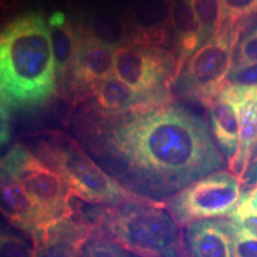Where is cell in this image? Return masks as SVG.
<instances>
[{"label": "cell", "instance_id": "cell-1", "mask_svg": "<svg viewBox=\"0 0 257 257\" xmlns=\"http://www.w3.org/2000/svg\"><path fill=\"white\" fill-rule=\"evenodd\" d=\"M101 128L91 147L124 188L153 202L173 198L224 166L207 124L182 106H152Z\"/></svg>", "mask_w": 257, "mask_h": 257}, {"label": "cell", "instance_id": "cell-2", "mask_svg": "<svg viewBox=\"0 0 257 257\" xmlns=\"http://www.w3.org/2000/svg\"><path fill=\"white\" fill-rule=\"evenodd\" d=\"M56 64L50 31L38 14L12 21L0 37V91L3 106L29 107L55 92Z\"/></svg>", "mask_w": 257, "mask_h": 257}, {"label": "cell", "instance_id": "cell-3", "mask_svg": "<svg viewBox=\"0 0 257 257\" xmlns=\"http://www.w3.org/2000/svg\"><path fill=\"white\" fill-rule=\"evenodd\" d=\"M85 219L140 257H189L176 219L160 202L127 200L92 210Z\"/></svg>", "mask_w": 257, "mask_h": 257}, {"label": "cell", "instance_id": "cell-4", "mask_svg": "<svg viewBox=\"0 0 257 257\" xmlns=\"http://www.w3.org/2000/svg\"><path fill=\"white\" fill-rule=\"evenodd\" d=\"M244 25L223 27L186 61L174 80L180 95L210 107L226 88L233 64L234 47Z\"/></svg>", "mask_w": 257, "mask_h": 257}, {"label": "cell", "instance_id": "cell-5", "mask_svg": "<svg viewBox=\"0 0 257 257\" xmlns=\"http://www.w3.org/2000/svg\"><path fill=\"white\" fill-rule=\"evenodd\" d=\"M44 156L48 165L62 176L73 197L88 204L112 206L127 200H144L124 188L73 142L48 144Z\"/></svg>", "mask_w": 257, "mask_h": 257}, {"label": "cell", "instance_id": "cell-6", "mask_svg": "<svg viewBox=\"0 0 257 257\" xmlns=\"http://www.w3.org/2000/svg\"><path fill=\"white\" fill-rule=\"evenodd\" d=\"M2 175L22 186L51 223L73 216V194L62 176L23 146L18 144L4 156Z\"/></svg>", "mask_w": 257, "mask_h": 257}, {"label": "cell", "instance_id": "cell-7", "mask_svg": "<svg viewBox=\"0 0 257 257\" xmlns=\"http://www.w3.org/2000/svg\"><path fill=\"white\" fill-rule=\"evenodd\" d=\"M242 198L240 180L227 172H216L187 186L170 198L169 212L180 224L230 216Z\"/></svg>", "mask_w": 257, "mask_h": 257}, {"label": "cell", "instance_id": "cell-8", "mask_svg": "<svg viewBox=\"0 0 257 257\" xmlns=\"http://www.w3.org/2000/svg\"><path fill=\"white\" fill-rule=\"evenodd\" d=\"M172 57L163 49L143 42L119 46L115 50L113 74L150 100L160 102V89L169 79Z\"/></svg>", "mask_w": 257, "mask_h": 257}, {"label": "cell", "instance_id": "cell-9", "mask_svg": "<svg viewBox=\"0 0 257 257\" xmlns=\"http://www.w3.org/2000/svg\"><path fill=\"white\" fill-rule=\"evenodd\" d=\"M93 231L91 223L81 218L53 221L31 236L34 257H81Z\"/></svg>", "mask_w": 257, "mask_h": 257}, {"label": "cell", "instance_id": "cell-10", "mask_svg": "<svg viewBox=\"0 0 257 257\" xmlns=\"http://www.w3.org/2000/svg\"><path fill=\"white\" fill-rule=\"evenodd\" d=\"M221 93L231 99L238 108L239 146L229 167L231 172L243 181L257 146V87L240 88L230 86Z\"/></svg>", "mask_w": 257, "mask_h": 257}, {"label": "cell", "instance_id": "cell-11", "mask_svg": "<svg viewBox=\"0 0 257 257\" xmlns=\"http://www.w3.org/2000/svg\"><path fill=\"white\" fill-rule=\"evenodd\" d=\"M189 257H234V231L230 220L204 219L189 224L185 233Z\"/></svg>", "mask_w": 257, "mask_h": 257}, {"label": "cell", "instance_id": "cell-12", "mask_svg": "<svg viewBox=\"0 0 257 257\" xmlns=\"http://www.w3.org/2000/svg\"><path fill=\"white\" fill-rule=\"evenodd\" d=\"M117 46L93 36L82 37L72 73L80 87L91 88L95 82L112 75Z\"/></svg>", "mask_w": 257, "mask_h": 257}, {"label": "cell", "instance_id": "cell-13", "mask_svg": "<svg viewBox=\"0 0 257 257\" xmlns=\"http://www.w3.org/2000/svg\"><path fill=\"white\" fill-rule=\"evenodd\" d=\"M2 212L10 224L30 236L51 223L22 186L3 175Z\"/></svg>", "mask_w": 257, "mask_h": 257}, {"label": "cell", "instance_id": "cell-14", "mask_svg": "<svg viewBox=\"0 0 257 257\" xmlns=\"http://www.w3.org/2000/svg\"><path fill=\"white\" fill-rule=\"evenodd\" d=\"M91 89L92 96L99 110L110 115L123 113L128 110L137 111L156 105V101L141 94L117 78L114 74L95 82Z\"/></svg>", "mask_w": 257, "mask_h": 257}, {"label": "cell", "instance_id": "cell-15", "mask_svg": "<svg viewBox=\"0 0 257 257\" xmlns=\"http://www.w3.org/2000/svg\"><path fill=\"white\" fill-rule=\"evenodd\" d=\"M208 115L216 141L229 163L238 152L239 118L237 105L220 93L208 107Z\"/></svg>", "mask_w": 257, "mask_h": 257}, {"label": "cell", "instance_id": "cell-16", "mask_svg": "<svg viewBox=\"0 0 257 257\" xmlns=\"http://www.w3.org/2000/svg\"><path fill=\"white\" fill-rule=\"evenodd\" d=\"M172 23L179 42V57L176 61L175 78L189 57L204 44L201 28L193 9L192 0H178L172 6ZM175 80V79H174Z\"/></svg>", "mask_w": 257, "mask_h": 257}, {"label": "cell", "instance_id": "cell-17", "mask_svg": "<svg viewBox=\"0 0 257 257\" xmlns=\"http://www.w3.org/2000/svg\"><path fill=\"white\" fill-rule=\"evenodd\" d=\"M49 27L56 70L59 74H63L73 68L82 37L73 25L67 22L62 12H55L51 16Z\"/></svg>", "mask_w": 257, "mask_h": 257}, {"label": "cell", "instance_id": "cell-18", "mask_svg": "<svg viewBox=\"0 0 257 257\" xmlns=\"http://www.w3.org/2000/svg\"><path fill=\"white\" fill-rule=\"evenodd\" d=\"M192 5L200 24L205 43L223 28L220 0H192Z\"/></svg>", "mask_w": 257, "mask_h": 257}, {"label": "cell", "instance_id": "cell-19", "mask_svg": "<svg viewBox=\"0 0 257 257\" xmlns=\"http://www.w3.org/2000/svg\"><path fill=\"white\" fill-rule=\"evenodd\" d=\"M223 27L246 24L257 15V0H220Z\"/></svg>", "mask_w": 257, "mask_h": 257}, {"label": "cell", "instance_id": "cell-20", "mask_svg": "<svg viewBox=\"0 0 257 257\" xmlns=\"http://www.w3.org/2000/svg\"><path fill=\"white\" fill-rule=\"evenodd\" d=\"M81 257H140L120 244L101 234H92L86 243Z\"/></svg>", "mask_w": 257, "mask_h": 257}, {"label": "cell", "instance_id": "cell-21", "mask_svg": "<svg viewBox=\"0 0 257 257\" xmlns=\"http://www.w3.org/2000/svg\"><path fill=\"white\" fill-rule=\"evenodd\" d=\"M2 257H34V243L14 231L3 229Z\"/></svg>", "mask_w": 257, "mask_h": 257}, {"label": "cell", "instance_id": "cell-22", "mask_svg": "<svg viewBox=\"0 0 257 257\" xmlns=\"http://www.w3.org/2000/svg\"><path fill=\"white\" fill-rule=\"evenodd\" d=\"M255 88L257 87V63H236L231 69L226 87Z\"/></svg>", "mask_w": 257, "mask_h": 257}, {"label": "cell", "instance_id": "cell-23", "mask_svg": "<svg viewBox=\"0 0 257 257\" xmlns=\"http://www.w3.org/2000/svg\"><path fill=\"white\" fill-rule=\"evenodd\" d=\"M237 63H257V24L245 32L236 50Z\"/></svg>", "mask_w": 257, "mask_h": 257}, {"label": "cell", "instance_id": "cell-24", "mask_svg": "<svg viewBox=\"0 0 257 257\" xmlns=\"http://www.w3.org/2000/svg\"><path fill=\"white\" fill-rule=\"evenodd\" d=\"M229 217L230 220H244L257 217V184L250 191L244 193L237 207Z\"/></svg>", "mask_w": 257, "mask_h": 257}, {"label": "cell", "instance_id": "cell-25", "mask_svg": "<svg viewBox=\"0 0 257 257\" xmlns=\"http://www.w3.org/2000/svg\"><path fill=\"white\" fill-rule=\"evenodd\" d=\"M232 227L234 231V257H257V238L237 229L233 224Z\"/></svg>", "mask_w": 257, "mask_h": 257}, {"label": "cell", "instance_id": "cell-26", "mask_svg": "<svg viewBox=\"0 0 257 257\" xmlns=\"http://www.w3.org/2000/svg\"><path fill=\"white\" fill-rule=\"evenodd\" d=\"M237 229H239L243 232L250 234V236L257 238V217L248 218L244 220H231Z\"/></svg>", "mask_w": 257, "mask_h": 257}, {"label": "cell", "instance_id": "cell-27", "mask_svg": "<svg viewBox=\"0 0 257 257\" xmlns=\"http://www.w3.org/2000/svg\"><path fill=\"white\" fill-rule=\"evenodd\" d=\"M244 182H245L246 185H252V184H257V157L255 160V162H253V165L251 166V168L249 169L248 174L244 176Z\"/></svg>", "mask_w": 257, "mask_h": 257}]
</instances>
